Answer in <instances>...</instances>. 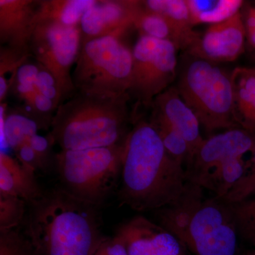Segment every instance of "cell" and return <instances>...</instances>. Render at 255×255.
Wrapping results in <instances>:
<instances>
[{"label": "cell", "mask_w": 255, "mask_h": 255, "mask_svg": "<svg viewBox=\"0 0 255 255\" xmlns=\"http://www.w3.org/2000/svg\"><path fill=\"white\" fill-rule=\"evenodd\" d=\"M119 199L137 211L177 202L187 187L185 168L167 150L150 122L139 121L124 140Z\"/></svg>", "instance_id": "1"}, {"label": "cell", "mask_w": 255, "mask_h": 255, "mask_svg": "<svg viewBox=\"0 0 255 255\" xmlns=\"http://www.w3.org/2000/svg\"><path fill=\"white\" fill-rule=\"evenodd\" d=\"M27 232L44 255H93L104 238L95 206L65 189L54 190L31 203Z\"/></svg>", "instance_id": "2"}, {"label": "cell", "mask_w": 255, "mask_h": 255, "mask_svg": "<svg viewBox=\"0 0 255 255\" xmlns=\"http://www.w3.org/2000/svg\"><path fill=\"white\" fill-rule=\"evenodd\" d=\"M128 93L77 91L57 109L50 135L61 150L119 145L125 140L130 112Z\"/></svg>", "instance_id": "3"}, {"label": "cell", "mask_w": 255, "mask_h": 255, "mask_svg": "<svg viewBox=\"0 0 255 255\" xmlns=\"http://www.w3.org/2000/svg\"><path fill=\"white\" fill-rule=\"evenodd\" d=\"M188 183L180 199L155 211L157 223L195 255H238L237 228L229 204Z\"/></svg>", "instance_id": "4"}, {"label": "cell", "mask_w": 255, "mask_h": 255, "mask_svg": "<svg viewBox=\"0 0 255 255\" xmlns=\"http://www.w3.org/2000/svg\"><path fill=\"white\" fill-rule=\"evenodd\" d=\"M255 146V135L241 128L204 139L186 164L187 182L223 199L248 171L244 156Z\"/></svg>", "instance_id": "5"}, {"label": "cell", "mask_w": 255, "mask_h": 255, "mask_svg": "<svg viewBox=\"0 0 255 255\" xmlns=\"http://www.w3.org/2000/svg\"><path fill=\"white\" fill-rule=\"evenodd\" d=\"M176 88L208 133L240 128L233 113L231 73L219 63L190 55Z\"/></svg>", "instance_id": "6"}, {"label": "cell", "mask_w": 255, "mask_h": 255, "mask_svg": "<svg viewBox=\"0 0 255 255\" xmlns=\"http://www.w3.org/2000/svg\"><path fill=\"white\" fill-rule=\"evenodd\" d=\"M124 141L109 147L61 150L57 168L65 191L97 206L113 190L121 175Z\"/></svg>", "instance_id": "7"}, {"label": "cell", "mask_w": 255, "mask_h": 255, "mask_svg": "<svg viewBox=\"0 0 255 255\" xmlns=\"http://www.w3.org/2000/svg\"><path fill=\"white\" fill-rule=\"evenodd\" d=\"M123 36L82 43L73 73L76 91L103 95L128 93L131 79L132 49Z\"/></svg>", "instance_id": "8"}, {"label": "cell", "mask_w": 255, "mask_h": 255, "mask_svg": "<svg viewBox=\"0 0 255 255\" xmlns=\"http://www.w3.org/2000/svg\"><path fill=\"white\" fill-rule=\"evenodd\" d=\"M177 48L172 42L139 35L132 48L131 79L128 95L139 105L150 107L177 75Z\"/></svg>", "instance_id": "9"}, {"label": "cell", "mask_w": 255, "mask_h": 255, "mask_svg": "<svg viewBox=\"0 0 255 255\" xmlns=\"http://www.w3.org/2000/svg\"><path fill=\"white\" fill-rule=\"evenodd\" d=\"M81 45L80 26L64 27L50 23L35 24L30 43L31 55L54 77L62 103L76 93L71 68L78 60Z\"/></svg>", "instance_id": "10"}, {"label": "cell", "mask_w": 255, "mask_h": 255, "mask_svg": "<svg viewBox=\"0 0 255 255\" xmlns=\"http://www.w3.org/2000/svg\"><path fill=\"white\" fill-rule=\"evenodd\" d=\"M246 39L240 10L225 21L210 25L188 51L189 55L216 63L233 62L244 51Z\"/></svg>", "instance_id": "11"}, {"label": "cell", "mask_w": 255, "mask_h": 255, "mask_svg": "<svg viewBox=\"0 0 255 255\" xmlns=\"http://www.w3.org/2000/svg\"><path fill=\"white\" fill-rule=\"evenodd\" d=\"M116 236L128 255H187L185 248L172 233L144 216L124 223Z\"/></svg>", "instance_id": "12"}, {"label": "cell", "mask_w": 255, "mask_h": 255, "mask_svg": "<svg viewBox=\"0 0 255 255\" xmlns=\"http://www.w3.org/2000/svg\"><path fill=\"white\" fill-rule=\"evenodd\" d=\"M139 1L97 0L80 21L82 43L109 36H123L133 27Z\"/></svg>", "instance_id": "13"}, {"label": "cell", "mask_w": 255, "mask_h": 255, "mask_svg": "<svg viewBox=\"0 0 255 255\" xmlns=\"http://www.w3.org/2000/svg\"><path fill=\"white\" fill-rule=\"evenodd\" d=\"M37 4L38 1L33 0H0V42L3 46L31 55L30 43Z\"/></svg>", "instance_id": "14"}, {"label": "cell", "mask_w": 255, "mask_h": 255, "mask_svg": "<svg viewBox=\"0 0 255 255\" xmlns=\"http://www.w3.org/2000/svg\"><path fill=\"white\" fill-rule=\"evenodd\" d=\"M150 107L152 116L163 119L184 137L189 145L190 159L204 139L201 135L199 119L182 100L177 89L169 87L156 97Z\"/></svg>", "instance_id": "15"}, {"label": "cell", "mask_w": 255, "mask_h": 255, "mask_svg": "<svg viewBox=\"0 0 255 255\" xmlns=\"http://www.w3.org/2000/svg\"><path fill=\"white\" fill-rule=\"evenodd\" d=\"M133 27L139 35L173 43L177 49L189 50L201 35L195 31H186L167 18L146 9L139 1Z\"/></svg>", "instance_id": "16"}, {"label": "cell", "mask_w": 255, "mask_h": 255, "mask_svg": "<svg viewBox=\"0 0 255 255\" xmlns=\"http://www.w3.org/2000/svg\"><path fill=\"white\" fill-rule=\"evenodd\" d=\"M0 194L20 198L30 204L43 195L34 172L4 151L0 152Z\"/></svg>", "instance_id": "17"}, {"label": "cell", "mask_w": 255, "mask_h": 255, "mask_svg": "<svg viewBox=\"0 0 255 255\" xmlns=\"http://www.w3.org/2000/svg\"><path fill=\"white\" fill-rule=\"evenodd\" d=\"M231 82L236 124L255 135V68H235L231 72Z\"/></svg>", "instance_id": "18"}, {"label": "cell", "mask_w": 255, "mask_h": 255, "mask_svg": "<svg viewBox=\"0 0 255 255\" xmlns=\"http://www.w3.org/2000/svg\"><path fill=\"white\" fill-rule=\"evenodd\" d=\"M97 0H41L38 1L35 24L50 23L64 27L80 26L83 14Z\"/></svg>", "instance_id": "19"}, {"label": "cell", "mask_w": 255, "mask_h": 255, "mask_svg": "<svg viewBox=\"0 0 255 255\" xmlns=\"http://www.w3.org/2000/svg\"><path fill=\"white\" fill-rule=\"evenodd\" d=\"M6 112V104H0L1 151H4L6 147L14 151L43 128L36 120L21 111L9 114Z\"/></svg>", "instance_id": "20"}, {"label": "cell", "mask_w": 255, "mask_h": 255, "mask_svg": "<svg viewBox=\"0 0 255 255\" xmlns=\"http://www.w3.org/2000/svg\"><path fill=\"white\" fill-rule=\"evenodd\" d=\"M193 25L217 23L241 10V0H186Z\"/></svg>", "instance_id": "21"}, {"label": "cell", "mask_w": 255, "mask_h": 255, "mask_svg": "<svg viewBox=\"0 0 255 255\" xmlns=\"http://www.w3.org/2000/svg\"><path fill=\"white\" fill-rule=\"evenodd\" d=\"M146 9L157 13L186 31H194L186 0H146L142 1Z\"/></svg>", "instance_id": "22"}, {"label": "cell", "mask_w": 255, "mask_h": 255, "mask_svg": "<svg viewBox=\"0 0 255 255\" xmlns=\"http://www.w3.org/2000/svg\"><path fill=\"white\" fill-rule=\"evenodd\" d=\"M150 123L157 130L166 150L169 155L179 163L186 165L190 157V152L189 145L184 137L165 121L159 117L152 116Z\"/></svg>", "instance_id": "23"}, {"label": "cell", "mask_w": 255, "mask_h": 255, "mask_svg": "<svg viewBox=\"0 0 255 255\" xmlns=\"http://www.w3.org/2000/svg\"><path fill=\"white\" fill-rule=\"evenodd\" d=\"M39 70V64L23 63L19 68L11 75L9 79L11 82V90L14 95L24 102V107L31 105L37 93L36 83L37 75Z\"/></svg>", "instance_id": "24"}, {"label": "cell", "mask_w": 255, "mask_h": 255, "mask_svg": "<svg viewBox=\"0 0 255 255\" xmlns=\"http://www.w3.org/2000/svg\"><path fill=\"white\" fill-rule=\"evenodd\" d=\"M229 205L238 235L255 247V196Z\"/></svg>", "instance_id": "25"}, {"label": "cell", "mask_w": 255, "mask_h": 255, "mask_svg": "<svg viewBox=\"0 0 255 255\" xmlns=\"http://www.w3.org/2000/svg\"><path fill=\"white\" fill-rule=\"evenodd\" d=\"M26 201L0 194V231L14 230L23 221Z\"/></svg>", "instance_id": "26"}, {"label": "cell", "mask_w": 255, "mask_h": 255, "mask_svg": "<svg viewBox=\"0 0 255 255\" xmlns=\"http://www.w3.org/2000/svg\"><path fill=\"white\" fill-rule=\"evenodd\" d=\"M253 196H255V146L248 171L223 200L228 204H234Z\"/></svg>", "instance_id": "27"}, {"label": "cell", "mask_w": 255, "mask_h": 255, "mask_svg": "<svg viewBox=\"0 0 255 255\" xmlns=\"http://www.w3.org/2000/svg\"><path fill=\"white\" fill-rule=\"evenodd\" d=\"M36 87L37 92H39L47 98L53 101L58 108L61 105L62 99L56 80L53 75L40 64Z\"/></svg>", "instance_id": "28"}, {"label": "cell", "mask_w": 255, "mask_h": 255, "mask_svg": "<svg viewBox=\"0 0 255 255\" xmlns=\"http://www.w3.org/2000/svg\"><path fill=\"white\" fill-rule=\"evenodd\" d=\"M31 56L9 47L1 46L0 49V77H5L9 73L12 75L23 63L29 60Z\"/></svg>", "instance_id": "29"}, {"label": "cell", "mask_w": 255, "mask_h": 255, "mask_svg": "<svg viewBox=\"0 0 255 255\" xmlns=\"http://www.w3.org/2000/svg\"><path fill=\"white\" fill-rule=\"evenodd\" d=\"M23 241L14 230L0 231V255H21Z\"/></svg>", "instance_id": "30"}, {"label": "cell", "mask_w": 255, "mask_h": 255, "mask_svg": "<svg viewBox=\"0 0 255 255\" xmlns=\"http://www.w3.org/2000/svg\"><path fill=\"white\" fill-rule=\"evenodd\" d=\"M14 152L18 162L31 172L36 173V171L45 168L39 157L28 142L20 145Z\"/></svg>", "instance_id": "31"}, {"label": "cell", "mask_w": 255, "mask_h": 255, "mask_svg": "<svg viewBox=\"0 0 255 255\" xmlns=\"http://www.w3.org/2000/svg\"><path fill=\"white\" fill-rule=\"evenodd\" d=\"M28 142L33 150L35 151L38 157H39L42 164L46 168L50 159L52 147L55 144L54 140L50 133L46 136H43L38 133L36 134L29 139Z\"/></svg>", "instance_id": "32"}, {"label": "cell", "mask_w": 255, "mask_h": 255, "mask_svg": "<svg viewBox=\"0 0 255 255\" xmlns=\"http://www.w3.org/2000/svg\"><path fill=\"white\" fill-rule=\"evenodd\" d=\"M93 255H128L122 242L118 238L104 239Z\"/></svg>", "instance_id": "33"}, {"label": "cell", "mask_w": 255, "mask_h": 255, "mask_svg": "<svg viewBox=\"0 0 255 255\" xmlns=\"http://www.w3.org/2000/svg\"><path fill=\"white\" fill-rule=\"evenodd\" d=\"M247 255H255V251L251 252V253H248Z\"/></svg>", "instance_id": "34"}]
</instances>
